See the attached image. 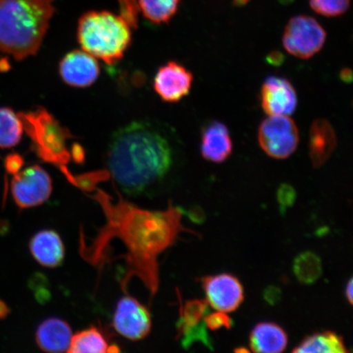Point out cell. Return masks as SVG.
<instances>
[{"label": "cell", "mask_w": 353, "mask_h": 353, "mask_svg": "<svg viewBox=\"0 0 353 353\" xmlns=\"http://www.w3.org/2000/svg\"><path fill=\"white\" fill-rule=\"evenodd\" d=\"M94 199L99 202L107 223L91 245L81 241L82 257L99 266L105 260L109 242L118 238L127 249L128 270L123 288L132 276H137L154 296L160 283L158 256L174 244L179 233L192 232L182 224V210L172 204L163 211L143 210L121 197L112 203L109 196L101 191Z\"/></svg>", "instance_id": "cell-1"}, {"label": "cell", "mask_w": 353, "mask_h": 353, "mask_svg": "<svg viewBox=\"0 0 353 353\" xmlns=\"http://www.w3.org/2000/svg\"><path fill=\"white\" fill-rule=\"evenodd\" d=\"M173 149L151 123L136 121L114 132L107 161L123 191L137 194L159 182L173 165Z\"/></svg>", "instance_id": "cell-2"}, {"label": "cell", "mask_w": 353, "mask_h": 353, "mask_svg": "<svg viewBox=\"0 0 353 353\" xmlns=\"http://www.w3.org/2000/svg\"><path fill=\"white\" fill-rule=\"evenodd\" d=\"M55 0H0V52L17 61L37 54L55 13Z\"/></svg>", "instance_id": "cell-3"}, {"label": "cell", "mask_w": 353, "mask_h": 353, "mask_svg": "<svg viewBox=\"0 0 353 353\" xmlns=\"http://www.w3.org/2000/svg\"><path fill=\"white\" fill-rule=\"evenodd\" d=\"M132 28L120 15L87 12L79 19L77 39L82 50L112 65L123 59L132 42Z\"/></svg>", "instance_id": "cell-4"}, {"label": "cell", "mask_w": 353, "mask_h": 353, "mask_svg": "<svg viewBox=\"0 0 353 353\" xmlns=\"http://www.w3.org/2000/svg\"><path fill=\"white\" fill-rule=\"evenodd\" d=\"M19 114L39 157L55 165L68 162L70 156L65 148L66 140L70 137L68 131L61 128L46 110Z\"/></svg>", "instance_id": "cell-5"}, {"label": "cell", "mask_w": 353, "mask_h": 353, "mask_svg": "<svg viewBox=\"0 0 353 353\" xmlns=\"http://www.w3.org/2000/svg\"><path fill=\"white\" fill-rule=\"evenodd\" d=\"M326 41L322 26L310 16L299 15L287 23L282 43L290 54L301 59H311L321 50Z\"/></svg>", "instance_id": "cell-6"}, {"label": "cell", "mask_w": 353, "mask_h": 353, "mask_svg": "<svg viewBox=\"0 0 353 353\" xmlns=\"http://www.w3.org/2000/svg\"><path fill=\"white\" fill-rule=\"evenodd\" d=\"M258 140L268 156L284 160L296 151L299 143L298 127L289 117L270 116L260 125Z\"/></svg>", "instance_id": "cell-7"}, {"label": "cell", "mask_w": 353, "mask_h": 353, "mask_svg": "<svg viewBox=\"0 0 353 353\" xmlns=\"http://www.w3.org/2000/svg\"><path fill=\"white\" fill-rule=\"evenodd\" d=\"M11 192L21 210L41 205L52 192V181L48 172L38 165L30 166L13 175Z\"/></svg>", "instance_id": "cell-8"}, {"label": "cell", "mask_w": 353, "mask_h": 353, "mask_svg": "<svg viewBox=\"0 0 353 353\" xmlns=\"http://www.w3.org/2000/svg\"><path fill=\"white\" fill-rule=\"evenodd\" d=\"M112 326L119 334L129 341H142L151 332V313L139 300L126 295L117 303Z\"/></svg>", "instance_id": "cell-9"}, {"label": "cell", "mask_w": 353, "mask_h": 353, "mask_svg": "<svg viewBox=\"0 0 353 353\" xmlns=\"http://www.w3.org/2000/svg\"><path fill=\"white\" fill-rule=\"evenodd\" d=\"M207 302L215 310L223 312L236 311L244 301V288L235 276L222 274L201 278Z\"/></svg>", "instance_id": "cell-10"}, {"label": "cell", "mask_w": 353, "mask_h": 353, "mask_svg": "<svg viewBox=\"0 0 353 353\" xmlns=\"http://www.w3.org/2000/svg\"><path fill=\"white\" fill-rule=\"evenodd\" d=\"M193 79L192 73L184 65L170 61L159 68L153 88L165 103H176L189 94Z\"/></svg>", "instance_id": "cell-11"}, {"label": "cell", "mask_w": 353, "mask_h": 353, "mask_svg": "<svg viewBox=\"0 0 353 353\" xmlns=\"http://www.w3.org/2000/svg\"><path fill=\"white\" fill-rule=\"evenodd\" d=\"M260 101L263 112L270 116L292 114L298 105L297 92L288 79L269 77L263 83Z\"/></svg>", "instance_id": "cell-12"}, {"label": "cell", "mask_w": 353, "mask_h": 353, "mask_svg": "<svg viewBox=\"0 0 353 353\" xmlns=\"http://www.w3.org/2000/svg\"><path fill=\"white\" fill-rule=\"evenodd\" d=\"M59 74L66 85L87 88L94 85L100 74V66L94 56L82 50H74L63 57L59 63Z\"/></svg>", "instance_id": "cell-13"}, {"label": "cell", "mask_w": 353, "mask_h": 353, "mask_svg": "<svg viewBox=\"0 0 353 353\" xmlns=\"http://www.w3.org/2000/svg\"><path fill=\"white\" fill-rule=\"evenodd\" d=\"M233 151L230 132L223 123L214 121L203 128L201 152L205 160L213 163L226 161Z\"/></svg>", "instance_id": "cell-14"}, {"label": "cell", "mask_w": 353, "mask_h": 353, "mask_svg": "<svg viewBox=\"0 0 353 353\" xmlns=\"http://www.w3.org/2000/svg\"><path fill=\"white\" fill-rule=\"evenodd\" d=\"M337 147V137L331 123L316 119L309 130L308 151L313 167L320 168L329 160Z\"/></svg>", "instance_id": "cell-15"}, {"label": "cell", "mask_w": 353, "mask_h": 353, "mask_svg": "<svg viewBox=\"0 0 353 353\" xmlns=\"http://www.w3.org/2000/svg\"><path fill=\"white\" fill-rule=\"evenodd\" d=\"M30 250L35 261L43 267L55 268L63 263L65 246L59 233L54 230H42L32 236Z\"/></svg>", "instance_id": "cell-16"}, {"label": "cell", "mask_w": 353, "mask_h": 353, "mask_svg": "<svg viewBox=\"0 0 353 353\" xmlns=\"http://www.w3.org/2000/svg\"><path fill=\"white\" fill-rule=\"evenodd\" d=\"M72 335L68 322L57 317H50L39 325L35 341L44 352H64L68 351Z\"/></svg>", "instance_id": "cell-17"}, {"label": "cell", "mask_w": 353, "mask_h": 353, "mask_svg": "<svg viewBox=\"0 0 353 353\" xmlns=\"http://www.w3.org/2000/svg\"><path fill=\"white\" fill-rule=\"evenodd\" d=\"M288 336L283 328L273 322H260L250 334V347L254 352H284Z\"/></svg>", "instance_id": "cell-18"}, {"label": "cell", "mask_w": 353, "mask_h": 353, "mask_svg": "<svg viewBox=\"0 0 353 353\" xmlns=\"http://www.w3.org/2000/svg\"><path fill=\"white\" fill-rule=\"evenodd\" d=\"M347 352V350L343 338L332 331H325V332L309 335L293 350V352L296 353H343Z\"/></svg>", "instance_id": "cell-19"}, {"label": "cell", "mask_w": 353, "mask_h": 353, "mask_svg": "<svg viewBox=\"0 0 353 353\" xmlns=\"http://www.w3.org/2000/svg\"><path fill=\"white\" fill-rule=\"evenodd\" d=\"M110 345L107 338L95 326L79 331L72 335L68 352L70 353H103L108 352Z\"/></svg>", "instance_id": "cell-20"}, {"label": "cell", "mask_w": 353, "mask_h": 353, "mask_svg": "<svg viewBox=\"0 0 353 353\" xmlns=\"http://www.w3.org/2000/svg\"><path fill=\"white\" fill-rule=\"evenodd\" d=\"M23 130L19 114L10 108H0V148L16 147L21 142Z\"/></svg>", "instance_id": "cell-21"}, {"label": "cell", "mask_w": 353, "mask_h": 353, "mask_svg": "<svg viewBox=\"0 0 353 353\" xmlns=\"http://www.w3.org/2000/svg\"><path fill=\"white\" fill-rule=\"evenodd\" d=\"M138 3L145 19L154 24H165L176 15L181 0H138Z\"/></svg>", "instance_id": "cell-22"}, {"label": "cell", "mask_w": 353, "mask_h": 353, "mask_svg": "<svg viewBox=\"0 0 353 353\" xmlns=\"http://www.w3.org/2000/svg\"><path fill=\"white\" fill-rule=\"evenodd\" d=\"M293 271L300 283L312 285L321 276V260L315 253L305 251L294 259Z\"/></svg>", "instance_id": "cell-23"}, {"label": "cell", "mask_w": 353, "mask_h": 353, "mask_svg": "<svg viewBox=\"0 0 353 353\" xmlns=\"http://www.w3.org/2000/svg\"><path fill=\"white\" fill-rule=\"evenodd\" d=\"M210 312L209 303L205 299L189 300L181 308V316L176 322L178 333L181 330L200 323Z\"/></svg>", "instance_id": "cell-24"}, {"label": "cell", "mask_w": 353, "mask_h": 353, "mask_svg": "<svg viewBox=\"0 0 353 353\" xmlns=\"http://www.w3.org/2000/svg\"><path fill=\"white\" fill-rule=\"evenodd\" d=\"M178 338H181V344L185 350L195 343H201L210 350H213V344H212L204 320L192 327L181 330L178 333Z\"/></svg>", "instance_id": "cell-25"}, {"label": "cell", "mask_w": 353, "mask_h": 353, "mask_svg": "<svg viewBox=\"0 0 353 353\" xmlns=\"http://www.w3.org/2000/svg\"><path fill=\"white\" fill-rule=\"evenodd\" d=\"M351 0H309L312 10L319 14L335 17L344 14L350 7Z\"/></svg>", "instance_id": "cell-26"}, {"label": "cell", "mask_w": 353, "mask_h": 353, "mask_svg": "<svg viewBox=\"0 0 353 353\" xmlns=\"http://www.w3.org/2000/svg\"><path fill=\"white\" fill-rule=\"evenodd\" d=\"M297 194L295 189L290 184H281L276 193V199L282 214L294 205Z\"/></svg>", "instance_id": "cell-27"}, {"label": "cell", "mask_w": 353, "mask_h": 353, "mask_svg": "<svg viewBox=\"0 0 353 353\" xmlns=\"http://www.w3.org/2000/svg\"><path fill=\"white\" fill-rule=\"evenodd\" d=\"M120 6L121 17L132 28L138 24L139 6L138 0H118Z\"/></svg>", "instance_id": "cell-28"}, {"label": "cell", "mask_w": 353, "mask_h": 353, "mask_svg": "<svg viewBox=\"0 0 353 353\" xmlns=\"http://www.w3.org/2000/svg\"><path fill=\"white\" fill-rule=\"evenodd\" d=\"M206 327L210 330H219L220 329H231L233 325V321L230 316L223 312L208 313L204 317Z\"/></svg>", "instance_id": "cell-29"}, {"label": "cell", "mask_w": 353, "mask_h": 353, "mask_svg": "<svg viewBox=\"0 0 353 353\" xmlns=\"http://www.w3.org/2000/svg\"><path fill=\"white\" fill-rule=\"evenodd\" d=\"M23 159L19 154H11L6 159V168L8 173L15 175L23 166Z\"/></svg>", "instance_id": "cell-30"}, {"label": "cell", "mask_w": 353, "mask_h": 353, "mask_svg": "<svg viewBox=\"0 0 353 353\" xmlns=\"http://www.w3.org/2000/svg\"><path fill=\"white\" fill-rule=\"evenodd\" d=\"M263 298L271 305H276L281 300V290L276 286H269L263 292Z\"/></svg>", "instance_id": "cell-31"}, {"label": "cell", "mask_w": 353, "mask_h": 353, "mask_svg": "<svg viewBox=\"0 0 353 353\" xmlns=\"http://www.w3.org/2000/svg\"><path fill=\"white\" fill-rule=\"evenodd\" d=\"M187 214L189 219L196 223H204L206 218L204 210L198 206L193 207L192 209L189 210Z\"/></svg>", "instance_id": "cell-32"}, {"label": "cell", "mask_w": 353, "mask_h": 353, "mask_svg": "<svg viewBox=\"0 0 353 353\" xmlns=\"http://www.w3.org/2000/svg\"><path fill=\"white\" fill-rule=\"evenodd\" d=\"M268 61L269 63L279 65L284 61V56L280 52H272L268 57Z\"/></svg>", "instance_id": "cell-33"}, {"label": "cell", "mask_w": 353, "mask_h": 353, "mask_svg": "<svg viewBox=\"0 0 353 353\" xmlns=\"http://www.w3.org/2000/svg\"><path fill=\"white\" fill-rule=\"evenodd\" d=\"M345 295L347 299L348 303L352 304L353 300V281L351 278L350 281H348L347 284L346 285L345 289Z\"/></svg>", "instance_id": "cell-34"}, {"label": "cell", "mask_w": 353, "mask_h": 353, "mask_svg": "<svg viewBox=\"0 0 353 353\" xmlns=\"http://www.w3.org/2000/svg\"><path fill=\"white\" fill-rule=\"evenodd\" d=\"M352 74L351 70L348 68L343 69L341 72V79L345 83L351 82Z\"/></svg>", "instance_id": "cell-35"}, {"label": "cell", "mask_w": 353, "mask_h": 353, "mask_svg": "<svg viewBox=\"0 0 353 353\" xmlns=\"http://www.w3.org/2000/svg\"><path fill=\"white\" fill-rule=\"evenodd\" d=\"M8 307L6 303H3L2 300H0V319H4L8 315Z\"/></svg>", "instance_id": "cell-36"}]
</instances>
